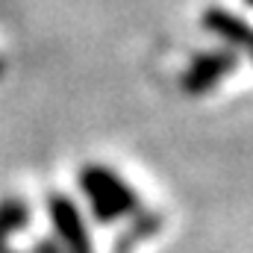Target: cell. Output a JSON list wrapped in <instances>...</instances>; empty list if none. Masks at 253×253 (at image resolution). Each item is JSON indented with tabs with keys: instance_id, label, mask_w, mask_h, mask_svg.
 <instances>
[{
	"instance_id": "6da1fadb",
	"label": "cell",
	"mask_w": 253,
	"mask_h": 253,
	"mask_svg": "<svg viewBox=\"0 0 253 253\" xmlns=\"http://www.w3.org/2000/svg\"><path fill=\"white\" fill-rule=\"evenodd\" d=\"M80 186L83 194L94 212L97 221L109 224L115 218L126 215L132 206H135V194L129 191V186H124L118 180V174H112L109 168H100V165H88L83 174H80Z\"/></svg>"
},
{
	"instance_id": "7a4b0ae2",
	"label": "cell",
	"mask_w": 253,
	"mask_h": 253,
	"mask_svg": "<svg viewBox=\"0 0 253 253\" xmlns=\"http://www.w3.org/2000/svg\"><path fill=\"white\" fill-rule=\"evenodd\" d=\"M47 215H50V224L62 242L65 253H91V239H88L85 221H83V215L71 197L50 194L47 197Z\"/></svg>"
},
{
	"instance_id": "3957f363",
	"label": "cell",
	"mask_w": 253,
	"mask_h": 253,
	"mask_svg": "<svg viewBox=\"0 0 253 253\" xmlns=\"http://www.w3.org/2000/svg\"><path fill=\"white\" fill-rule=\"evenodd\" d=\"M27 221H30V209H27L24 200H6V203H0V253H3L6 242L18 230L27 227Z\"/></svg>"
},
{
	"instance_id": "277c9868",
	"label": "cell",
	"mask_w": 253,
	"mask_h": 253,
	"mask_svg": "<svg viewBox=\"0 0 253 253\" xmlns=\"http://www.w3.org/2000/svg\"><path fill=\"white\" fill-rule=\"evenodd\" d=\"M36 253H65V251H56V245H50V242H42L36 248Z\"/></svg>"
}]
</instances>
